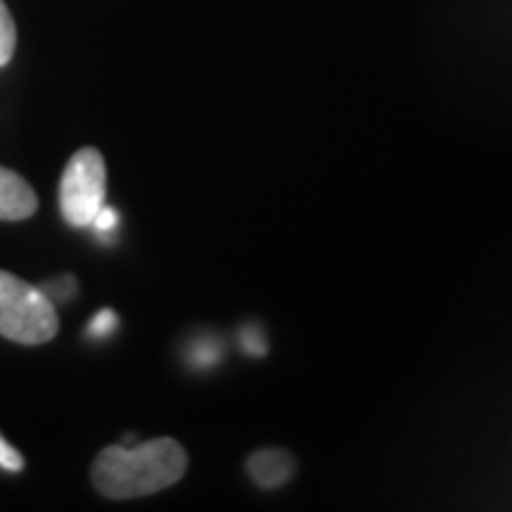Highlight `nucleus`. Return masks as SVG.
<instances>
[{
	"label": "nucleus",
	"instance_id": "9b49d317",
	"mask_svg": "<svg viewBox=\"0 0 512 512\" xmlns=\"http://www.w3.org/2000/svg\"><path fill=\"white\" fill-rule=\"evenodd\" d=\"M192 358H195L197 366L207 368L216 361V358H219V347H216V344H211V342L200 344V347H197V354H192Z\"/></svg>",
	"mask_w": 512,
	"mask_h": 512
},
{
	"label": "nucleus",
	"instance_id": "20e7f679",
	"mask_svg": "<svg viewBox=\"0 0 512 512\" xmlns=\"http://www.w3.org/2000/svg\"><path fill=\"white\" fill-rule=\"evenodd\" d=\"M294 472H297V460L285 448H259L247 458V475L261 489H280L290 482Z\"/></svg>",
	"mask_w": 512,
	"mask_h": 512
},
{
	"label": "nucleus",
	"instance_id": "1a4fd4ad",
	"mask_svg": "<svg viewBox=\"0 0 512 512\" xmlns=\"http://www.w3.org/2000/svg\"><path fill=\"white\" fill-rule=\"evenodd\" d=\"M117 223H119L117 211H114L112 207H105V204H102V209L98 211V216H95L91 226H95V230H98V233H102V235H110L112 230L117 228Z\"/></svg>",
	"mask_w": 512,
	"mask_h": 512
},
{
	"label": "nucleus",
	"instance_id": "f257e3e1",
	"mask_svg": "<svg viewBox=\"0 0 512 512\" xmlns=\"http://www.w3.org/2000/svg\"><path fill=\"white\" fill-rule=\"evenodd\" d=\"M188 470V453L176 439L162 437L128 448L112 444L102 448L93 463V484L105 498L152 496L178 484Z\"/></svg>",
	"mask_w": 512,
	"mask_h": 512
},
{
	"label": "nucleus",
	"instance_id": "9d476101",
	"mask_svg": "<svg viewBox=\"0 0 512 512\" xmlns=\"http://www.w3.org/2000/svg\"><path fill=\"white\" fill-rule=\"evenodd\" d=\"M242 347H245L247 354L264 356L266 354V339H264V335H261L259 330L247 328L245 332H242Z\"/></svg>",
	"mask_w": 512,
	"mask_h": 512
},
{
	"label": "nucleus",
	"instance_id": "7ed1b4c3",
	"mask_svg": "<svg viewBox=\"0 0 512 512\" xmlns=\"http://www.w3.org/2000/svg\"><path fill=\"white\" fill-rule=\"evenodd\" d=\"M107 166L95 147H81L69 159L60 181V209L64 221L74 228L91 226L105 204Z\"/></svg>",
	"mask_w": 512,
	"mask_h": 512
},
{
	"label": "nucleus",
	"instance_id": "423d86ee",
	"mask_svg": "<svg viewBox=\"0 0 512 512\" xmlns=\"http://www.w3.org/2000/svg\"><path fill=\"white\" fill-rule=\"evenodd\" d=\"M17 48V27L5 0H0V67L12 60Z\"/></svg>",
	"mask_w": 512,
	"mask_h": 512
},
{
	"label": "nucleus",
	"instance_id": "6e6552de",
	"mask_svg": "<svg viewBox=\"0 0 512 512\" xmlns=\"http://www.w3.org/2000/svg\"><path fill=\"white\" fill-rule=\"evenodd\" d=\"M117 323H119L117 313L110 311V309H105V311H100L98 316L91 320V325H88V332H91L93 337L112 335V332L117 330Z\"/></svg>",
	"mask_w": 512,
	"mask_h": 512
},
{
	"label": "nucleus",
	"instance_id": "39448f33",
	"mask_svg": "<svg viewBox=\"0 0 512 512\" xmlns=\"http://www.w3.org/2000/svg\"><path fill=\"white\" fill-rule=\"evenodd\" d=\"M38 211V197L27 178L0 166V221H27Z\"/></svg>",
	"mask_w": 512,
	"mask_h": 512
},
{
	"label": "nucleus",
	"instance_id": "0eeeda50",
	"mask_svg": "<svg viewBox=\"0 0 512 512\" xmlns=\"http://www.w3.org/2000/svg\"><path fill=\"white\" fill-rule=\"evenodd\" d=\"M0 467L10 472H22L24 470V458L15 446L8 444V439L0 434Z\"/></svg>",
	"mask_w": 512,
	"mask_h": 512
},
{
	"label": "nucleus",
	"instance_id": "f03ea898",
	"mask_svg": "<svg viewBox=\"0 0 512 512\" xmlns=\"http://www.w3.org/2000/svg\"><path fill=\"white\" fill-rule=\"evenodd\" d=\"M60 318L53 299L19 275L0 271V337L38 347L55 339Z\"/></svg>",
	"mask_w": 512,
	"mask_h": 512
}]
</instances>
